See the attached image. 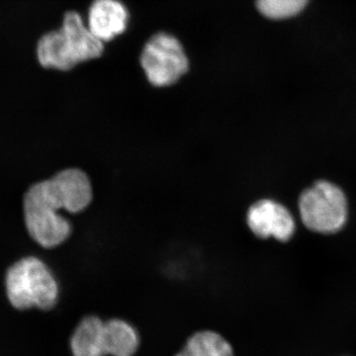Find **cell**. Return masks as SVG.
<instances>
[{"label": "cell", "mask_w": 356, "mask_h": 356, "mask_svg": "<svg viewBox=\"0 0 356 356\" xmlns=\"http://www.w3.org/2000/svg\"><path fill=\"white\" fill-rule=\"evenodd\" d=\"M93 199L88 175L76 168H65L49 179L32 184L23 197V218L30 238L50 250L64 243L72 234L69 220L60 214L83 212Z\"/></svg>", "instance_id": "obj_1"}, {"label": "cell", "mask_w": 356, "mask_h": 356, "mask_svg": "<svg viewBox=\"0 0 356 356\" xmlns=\"http://www.w3.org/2000/svg\"><path fill=\"white\" fill-rule=\"evenodd\" d=\"M103 42L96 38L81 14H65L62 27L46 33L37 42L36 58L43 69L67 72L102 55Z\"/></svg>", "instance_id": "obj_2"}, {"label": "cell", "mask_w": 356, "mask_h": 356, "mask_svg": "<svg viewBox=\"0 0 356 356\" xmlns=\"http://www.w3.org/2000/svg\"><path fill=\"white\" fill-rule=\"evenodd\" d=\"M6 289L8 301L18 310H50L58 299L55 276L36 257H22L7 269Z\"/></svg>", "instance_id": "obj_3"}, {"label": "cell", "mask_w": 356, "mask_h": 356, "mask_svg": "<svg viewBox=\"0 0 356 356\" xmlns=\"http://www.w3.org/2000/svg\"><path fill=\"white\" fill-rule=\"evenodd\" d=\"M299 210L304 225L321 234L339 231L348 219V202L343 191L327 181H318L300 196Z\"/></svg>", "instance_id": "obj_4"}, {"label": "cell", "mask_w": 356, "mask_h": 356, "mask_svg": "<svg viewBox=\"0 0 356 356\" xmlns=\"http://www.w3.org/2000/svg\"><path fill=\"white\" fill-rule=\"evenodd\" d=\"M188 58L175 37L158 33L149 40L140 56L147 81L158 88L172 86L188 70Z\"/></svg>", "instance_id": "obj_5"}, {"label": "cell", "mask_w": 356, "mask_h": 356, "mask_svg": "<svg viewBox=\"0 0 356 356\" xmlns=\"http://www.w3.org/2000/svg\"><path fill=\"white\" fill-rule=\"evenodd\" d=\"M248 228L261 238H273L287 242L294 235L295 221L289 211L269 199L257 201L248 211Z\"/></svg>", "instance_id": "obj_6"}, {"label": "cell", "mask_w": 356, "mask_h": 356, "mask_svg": "<svg viewBox=\"0 0 356 356\" xmlns=\"http://www.w3.org/2000/svg\"><path fill=\"white\" fill-rule=\"evenodd\" d=\"M128 13L118 0H95L88 11V29L100 41H110L127 28Z\"/></svg>", "instance_id": "obj_7"}, {"label": "cell", "mask_w": 356, "mask_h": 356, "mask_svg": "<svg viewBox=\"0 0 356 356\" xmlns=\"http://www.w3.org/2000/svg\"><path fill=\"white\" fill-rule=\"evenodd\" d=\"M103 325L104 320L98 316L84 317L70 339L72 356H108Z\"/></svg>", "instance_id": "obj_8"}, {"label": "cell", "mask_w": 356, "mask_h": 356, "mask_svg": "<svg viewBox=\"0 0 356 356\" xmlns=\"http://www.w3.org/2000/svg\"><path fill=\"white\" fill-rule=\"evenodd\" d=\"M103 331L108 356H135L139 350V332L127 321L120 318L105 320Z\"/></svg>", "instance_id": "obj_9"}, {"label": "cell", "mask_w": 356, "mask_h": 356, "mask_svg": "<svg viewBox=\"0 0 356 356\" xmlns=\"http://www.w3.org/2000/svg\"><path fill=\"white\" fill-rule=\"evenodd\" d=\"M175 356H235V351L220 332L201 330L192 334Z\"/></svg>", "instance_id": "obj_10"}, {"label": "cell", "mask_w": 356, "mask_h": 356, "mask_svg": "<svg viewBox=\"0 0 356 356\" xmlns=\"http://www.w3.org/2000/svg\"><path fill=\"white\" fill-rule=\"evenodd\" d=\"M310 0H257L259 13L269 19L294 17L305 9Z\"/></svg>", "instance_id": "obj_11"}]
</instances>
